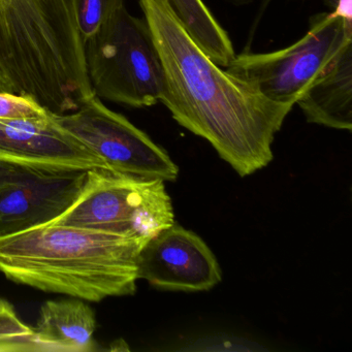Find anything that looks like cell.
<instances>
[{
    "label": "cell",
    "mask_w": 352,
    "mask_h": 352,
    "mask_svg": "<svg viewBox=\"0 0 352 352\" xmlns=\"http://www.w3.org/2000/svg\"><path fill=\"white\" fill-rule=\"evenodd\" d=\"M78 30L84 44L119 11L125 0H72Z\"/></svg>",
    "instance_id": "15"
},
{
    "label": "cell",
    "mask_w": 352,
    "mask_h": 352,
    "mask_svg": "<svg viewBox=\"0 0 352 352\" xmlns=\"http://www.w3.org/2000/svg\"><path fill=\"white\" fill-rule=\"evenodd\" d=\"M86 172L23 168L17 182L0 190V234L58 217L81 190Z\"/></svg>",
    "instance_id": "10"
},
{
    "label": "cell",
    "mask_w": 352,
    "mask_h": 352,
    "mask_svg": "<svg viewBox=\"0 0 352 352\" xmlns=\"http://www.w3.org/2000/svg\"><path fill=\"white\" fill-rule=\"evenodd\" d=\"M352 43V22L331 13L310 19L308 32L287 48L236 55L226 71L248 82L259 94L280 104H296Z\"/></svg>",
    "instance_id": "6"
},
{
    "label": "cell",
    "mask_w": 352,
    "mask_h": 352,
    "mask_svg": "<svg viewBox=\"0 0 352 352\" xmlns=\"http://www.w3.org/2000/svg\"><path fill=\"white\" fill-rule=\"evenodd\" d=\"M296 104L308 122L351 131L352 43L340 52Z\"/></svg>",
    "instance_id": "11"
},
{
    "label": "cell",
    "mask_w": 352,
    "mask_h": 352,
    "mask_svg": "<svg viewBox=\"0 0 352 352\" xmlns=\"http://www.w3.org/2000/svg\"><path fill=\"white\" fill-rule=\"evenodd\" d=\"M54 119L100 157L108 170L164 182L178 178V166L166 150L98 96L88 98L74 112L54 113Z\"/></svg>",
    "instance_id": "7"
},
{
    "label": "cell",
    "mask_w": 352,
    "mask_h": 352,
    "mask_svg": "<svg viewBox=\"0 0 352 352\" xmlns=\"http://www.w3.org/2000/svg\"><path fill=\"white\" fill-rule=\"evenodd\" d=\"M0 352H44L32 327L24 322L15 307L0 298Z\"/></svg>",
    "instance_id": "14"
},
{
    "label": "cell",
    "mask_w": 352,
    "mask_h": 352,
    "mask_svg": "<svg viewBox=\"0 0 352 352\" xmlns=\"http://www.w3.org/2000/svg\"><path fill=\"white\" fill-rule=\"evenodd\" d=\"M0 162L45 170L108 168L56 122L53 112L44 119H0Z\"/></svg>",
    "instance_id": "9"
},
{
    "label": "cell",
    "mask_w": 352,
    "mask_h": 352,
    "mask_svg": "<svg viewBox=\"0 0 352 352\" xmlns=\"http://www.w3.org/2000/svg\"><path fill=\"white\" fill-rule=\"evenodd\" d=\"M84 45L94 96L138 109L160 102L164 74L145 20L123 7Z\"/></svg>",
    "instance_id": "4"
},
{
    "label": "cell",
    "mask_w": 352,
    "mask_h": 352,
    "mask_svg": "<svg viewBox=\"0 0 352 352\" xmlns=\"http://www.w3.org/2000/svg\"><path fill=\"white\" fill-rule=\"evenodd\" d=\"M50 222L150 240L175 223V214L164 181L96 168L86 172L71 206Z\"/></svg>",
    "instance_id": "5"
},
{
    "label": "cell",
    "mask_w": 352,
    "mask_h": 352,
    "mask_svg": "<svg viewBox=\"0 0 352 352\" xmlns=\"http://www.w3.org/2000/svg\"><path fill=\"white\" fill-rule=\"evenodd\" d=\"M333 13L346 21L352 22V0H327Z\"/></svg>",
    "instance_id": "18"
},
{
    "label": "cell",
    "mask_w": 352,
    "mask_h": 352,
    "mask_svg": "<svg viewBox=\"0 0 352 352\" xmlns=\"http://www.w3.org/2000/svg\"><path fill=\"white\" fill-rule=\"evenodd\" d=\"M140 6L162 63L160 102L181 126L207 140L240 176L267 166L276 133L294 104L269 100L213 63L168 0H140Z\"/></svg>",
    "instance_id": "1"
},
{
    "label": "cell",
    "mask_w": 352,
    "mask_h": 352,
    "mask_svg": "<svg viewBox=\"0 0 352 352\" xmlns=\"http://www.w3.org/2000/svg\"><path fill=\"white\" fill-rule=\"evenodd\" d=\"M168 3L199 48L216 65L228 67L236 55L234 45L203 0H168Z\"/></svg>",
    "instance_id": "13"
},
{
    "label": "cell",
    "mask_w": 352,
    "mask_h": 352,
    "mask_svg": "<svg viewBox=\"0 0 352 352\" xmlns=\"http://www.w3.org/2000/svg\"><path fill=\"white\" fill-rule=\"evenodd\" d=\"M148 241L49 221L0 234V272L15 283L86 302L131 296Z\"/></svg>",
    "instance_id": "2"
},
{
    "label": "cell",
    "mask_w": 352,
    "mask_h": 352,
    "mask_svg": "<svg viewBox=\"0 0 352 352\" xmlns=\"http://www.w3.org/2000/svg\"><path fill=\"white\" fill-rule=\"evenodd\" d=\"M51 111L30 96L3 92L0 94V119H44L50 116Z\"/></svg>",
    "instance_id": "16"
},
{
    "label": "cell",
    "mask_w": 352,
    "mask_h": 352,
    "mask_svg": "<svg viewBox=\"0 0 352 352\" xmlns=\"http://www.w3.org/2000/svg\"><path fill=\"white\" fill-rule=\"evenodd\" d=\"M23 168L0 162V190L14 184L21 177Z\"/></svg>",
    "instance_id": "17"
},
{
    "label": "cell",
    "mask_w": 352,
    "mask_h": 352,
    "mask_svg": "<svg viewBox=\"0 0 352 352\" xmlns=\"http://www.w3.org/2000/svg\"><path fill=\"white\" fill-rule=\"evenodd\" d=\"M230 1L236 6H244L248 5V3H250L253 0H230Z\"/></svg>",
    "instance_id": "20"
},
{
    "label": "cell",
    "mask_w": 352,
    "mask_h": 352,
    "mask_svg": "<svg viewBox=\"0 0 352 352\" xmlns=\"http://www.w3.org/2000/svg\"><path fill=\"white\" fill-rule=\"evenodd\" d=\"M0 72L55 114L94 96L72 0H0Z\"/></svg>",
    "instance_id": "3"
},
{
    "label": "cell",
    "mask_w": 352,
    "mask_h": 352,
    "mask_svg": "<svg viewBox=\"0 0 352 352\" xmlns=\"http://www.w3.org/2000/svg\"><path fill=\"white\" fill-rule=\"evenodd\" d=\"M138 278L162 290L204 292L221 282L219 263L195 232L174 223L140 252Z\"/></svg>",
    "instance_id": "8"
},
{
    "label": "cell",
    "mask_w": 352,
    "mask_h": 352,
    "mask_svg": "<svg viewBox=\"0 0 352 352\" xmlns=\"http://www.w3.org/2000/svg\"><path fill=\"white\" fill-rule=\"evenodd\" d=\"M32 329L44 352L98 350L94 340L96 314L81 298L47 300L41 307L40 316Z\"/></svg>",
    "instance_id": "12"
},
{
    "label": "cell",
    "mask_w": 352,
    "mask_h": 352,
    "mask_svg": "<svg viewBox=\"0 0 352 352\" xmlns=\"http://www.w3.org/2000/svg\"><path fill=\"white\" fill-rule=\"evenodd\" d=\"M3 92H12V94H14L13 88L10 85L9 82L6 79L3 73L0 72V94H3Z\"/></svg>",
    "instance_id": "19"
}]
</instances>
